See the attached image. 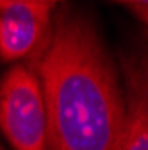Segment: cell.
<instances>
[{
  "mask_svg": "<svg viewBox=\"0 0 148 150\" xmlns=\"http://www.w3.org/2000/svg\"><path fill=\"white\" fill-rule=\"evenodd\" d=\"M48 150H118L125 98L93 22L64 9L38 59Z\"/></svg>",
  "mask_w": 148,
  "mask_h": 150,
  "instance_id": "6da1fadb",
  "label": "cell"
},
{
  "mask_svg": "<svg viewBox=\"0 0 148 150\" xmlns=\"http://www.w3.org/2000/svg\"><path fill=\"white\" fill-rule=\"evenodd\" d=\"M0 130L14 150H48L41 84L25 64L13 66L0 82Z\"/></svg>",
  "mask_w": 148,
  "mask_h": 150,
  "instance_id": "7a4b0ae2",
  "label": "cell"
},
{
  "mask_svg": "<svg viewBox=\"0 0 148 150\" xmlns=\"http://www.w3.org/2000/svg\"><path fill=\"white\" fill-rule=\"evenodd\" d=\"M57 2L0 0V59L9 63L45 52L52 36V11Z\"/></svg>",
  "mask_w": 148,
  "mask_h": 150,
  "instance_id": "3957f363",
  "label": "cell"
},
{
  "mask_svg": "<svg viewBox=\"0 0 148 150\" xmlns=\"http://www.w3.org/2000/svg\"><path fill=\"white\" fill-rule=\"evenodd\" d=\"M121 68L127 84V115L118 150H148V104L143 97L134 66L128 57L121 59Z\"/></svg>",
  "mask_w": 148,
  "mask_h": 150,
  "instance_id": "277c9868",
  "label": "cell"
},
{
  "mask_svg": "<svg viewBox=\"0 0 148 150\" xmlns=\"http://www.w3.org/2000/svg\"><path fill=\"white\" fill-rule=\"evenodd\" d=\"M128 59H130V63L134 66L137 82H139L141 91H143V97L148 104V34L144 36V41L139 48L137 57H128Z\"/></svg>",
  "mask_w": 148,
  "mask_h": 150,
  "instance_id": "5b68a950",
  "label": "cell"
},
{
  "mask_svg": "<svg viewBox=\"0 0 148 150\" xmlns=\"http://www.w3.org/2000/svg\"><path fill=\"white\" fill-rule=\"evenodd\" d=\"M120 6H125L128 11H132L148 27V0H128V2H120Z\"/></svg>",
  "mask_w": 148,
  "mask_h": 150,
  "instance_id": "8992f818",
  "label": "cell"
}]
</instances>
